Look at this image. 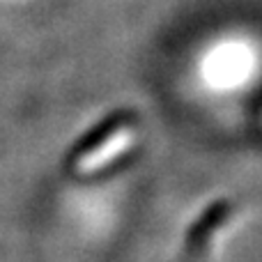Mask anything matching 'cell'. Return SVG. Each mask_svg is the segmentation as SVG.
<instances>
[{
    "label": "cell",
    "mask_w": 262,
    "mask_h": 262,
    "mask_svg": "<svg viewBox=\"0 0 262 262\" xmlns=\"http://www.w3.org/2000/svg\"><path fill=\"white\" fill-rule=\"evenodd\" d=\"M134 143H136V129L129 127V124H120V127L111 131L101 143H97L92 149L81 154V159L76 161V170L81 172V175H92V172L106 168L108 163H113L120 154L131 149Z\"/></svg>",
    "instance_id": "1"
}]
</instances>
